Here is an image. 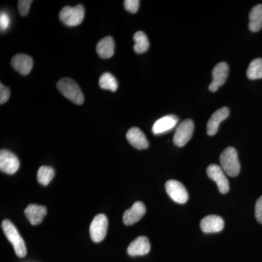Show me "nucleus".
Listing matches in <instances>:
<instances>
[{"instance_id":"obj_1","label":"nucleus","mask_w":262,"mask_h":262,"mask_svg":"<svg viewBox=\"0 0 262 262\" xmlns=\"http://www.w3.org/2000/svg\"><path fill=\"white\" fill-rule=\"evenodd\" d=\"M2 228L8 241L13 245L15 254L20 258H23L27 255V250L25 242L14 225L9 220H5L2 223Z\"/></svg>"},{"instance_id":"obj_2","label":"nucleus","mask_w":262,"mask_h":262,"mask_svg":"<svg viewBox=\"0 0 262 262\" xmlns=\"http://www.w3.org/2000/svg\"><path fill=\"white\" fill-rule=\"evenodd\" d=\"M57 89L66 98L75 104L81 105L84 102V95L82 90L75 81L70 78L61 79L57 82Z\"/></svg>"},{"instance_id":"obj_3","label":"nucleus","mask_w":262,"mask_h":262,"mask_svg":"<svg viewBox=\"0 0 262 262\" xmlns=\"http://www.w3.org/2000/svg\"><path fill=\"white\" fill-rule=\"evenodd\" d=\"M220 163L222 168L227 175L235 177L241 170L237 152L234 147H227L222 151L220 156Z\"/></svg>"},{"instance_id":"obj_4","label":"nucleus","mask_w":262,"mask_h":262,"mask_svg":"<svg viewBox=\"0 0 262 262\" xmlns=\"http://www.w3.org/2000/svg\"><path fill=\"white\" fill-rule=\"evenodd\" d=\"M59 18L65 25L68 27H77L83 21L84 7L82 5L75 7L66 6L60 12Z\"/></svg>"},{"instance_id":"obj_5","label":"nucleus","mask_w":262,"mask_h":262,"mask_svg":"<svg viewBox=\"0 0 262 262\" xmlns=\"http://www.w3.org/2000/svg\"><path fill=\"white\" fill-rule=\"evenodd\" d=\"M107 217L102 213L96 215L90 227V234L92 241L95 243L102 241L107 233Z\"/></svg>"},{"instance_id":"obj_6","label":"nucleus","mask_w":262,"mask_h":262,"mask_svg":"<svg viewBox=\"0 0 262 262\" xmlns=\"http://www.w3.org/2000/svg\"><path fill=\"white\" fill-rule=\"evenodd\" d=\"M194 129V122L190 119H187L181 122L174 134V144L179 147L186 145L192 138Z\"/></svg>"},{"instance_id":"obj_7","label":"nucleus","mask_w":262,"mask_h":262,"mask_svg":"<svg viewBox=\"0 0 262 262\" xmlns=\"http://www.w3.org/2000/svg\"><path fill=\"white\" fill-rule=\"evenodd\" d=\"M165 189L169 196L176 203L184 204L187 203L189 194L182 183L176 180H169L165 184Z\"/></svg>"},{"instance_id":"obj_8","label":"nucleus","mask_w":262,"mask_h":262,"mask_svg":"<svg viewBox=\"0 0 262 262\" xmlns=\"http://www.w3.org/2000/svg\"><path fill=\"white\" fill-rule=\"evenodd\" d=\"M20 167V162L16 155L10 151L2 149L0 151V170L7 174H14Z\"/></svg>"},{"instance_id":"obj_9","label":"nucleus","mask_w":262,"mask_h":262,"mask_svg":"<svg viewBox=\"0 0 262 262\" xmlns=\"http://www.w3.org/2000/svg\"><path fill=\"white\" fill-rule=\"evenodd\" d=\"M206 172L208 177L216 183L219 190L222 194H227L229 192V182L222 167L212 164L207 168Z\"/></svg>"},{"instance_id":"obj_10","label":"nucleus","mask_w":262,"mask_h":262,"mask_svg":"<svg viewBox=\"0 0 262 262\" xmlns=\"http://www.w3.org/2000/svg\"><path fill=\"white\" fill-rule=\"evenodd\" d=\"M229 75V66L226 62L218 63L212 72L213 80L210 84L209 89L211 92H215L223 84H225Z\"/></svg>"},{"instance_id":"obj_11","label":"nucleus","mask_w":262,"mask_h":262,"mask_svg":"<svg viewBox=\"0 0 262 262\" xmlns=\"http://www.w3.org/2000/svg\"><path fill=\"white\" fill-rule=\"evenodd\" d=\"M146 213V207L140 201L136 202L133 206L124 213L122 220L125 225H134L139 222Z\"/></svg>"},{"instance_id":"obj_12","label":"nucleus","mask_w":262,"mask_h":262,"mask_svg":"<svg viewBox=\"0 0 262 262\" xmlns=\"http://www.w3.org/2000/svg\"><path fill=\"white\" fill-rule=\"evenodd\" d=\"M225 227L223 219L216 215H210L205 217L201 222V228L205 233L220 232Z\"/></svg>"},{"instance_id":"obj_13","label":"nucleus","mask_w":262,"mask_h":262,"mask_svg":"<svg viewBox=\"0 0 262 262\" xmlns=\"http://www.w3.org/2000/svg\"><path fill=\"white\" fill-rule=\"evenodd\" d=\"M179 118L176 115H170L161 117L155 122L152 133L155 135L165 134L177 126Z\"/></svg>"},{"instance_id":"obj_14","label":"nucleus","mask_w":262,"mask_h":262,"mask_svg":"<svg viewBox=\"0 0 262 262\" xmlns=\"http://www.w3.org/2000/svg\"><path fill=\"white\" fill-rule=\"evenodd\" d=\"M127 140L130 145L137 149H146L149 147V141L144 133L138 127H131L126 134Z\"/></svg>"},{"instance_id":"obj_15","label":"nucleus","mask_w":262,"mask_h":262,"mask_svg":"<svg viewBox=\"0 0 262 262\" xmlns=\"http://www.w3.org/2000/svg\"><path fill=\"white\" fill-rule=\"evenodd\" d=\"M11 65L20 75H29L32 70V58L26 54L15 55L11 59Z\"/></svg>"},{"instance_id":"obj_16","label":"nucleus","mask_w":262,"mask_h":262,"mask_svg":"<svg viewBox=\"0 0 262 262\" xmlns=\"http://www.w3.org/2000/svg\"><path fill=\"white\" fill-rule=\"evenodd\" d=\"M229 115L228 107H222L215 111L212 115L209 121L207 124V134L209 136H214L218 132L221 122L226 120Z\"/></svg>"},{"instance_id":"obj_17","label":"nucleus","mask_w":262,"mask_h":262,"mask_svg":"<svg viewBox=\"0 0 262 262\" xmlns=\"http://www.w3.org/2000/svg\"><path fill=\"white\" fill-rule=\"evenodd\" d=\"M149 239L145 236H140L134 239L127 248V253L131 256H144L150 251Z\"/></svg>"},{"instance_id":"obj_18","label":"nucleus","mask_w":262,"mask_h":262,"mask_svg":"<svg viewBox=\"0 0 262 262\" xmlns=\"http://www.w3.org/2000/svg\"><path fill=\"white\" fill-rule=\"evenodd\" d=\"M46 214H47V208L45 206H38V205H29L25 210L26 216L32 225H38L42 223Z\"/></svg>"},{"instance_id":"obj_19","label":"nucleus","mask_w":262,"mask_h":262,"mask_svg":"<svg viewBox=\"0 0 262 262\" xmlns=\"http://www.w3.org/2000/svg\"><path fill=\"white\" fill-rule=\"evenodd\" d=\"M115 41L112 37H106L98 42L96 52L101 58H110L115 53Z\"/></svg>"},{"instance_id":"obj_20","label":"nucleus","mask_w":262,"mask_h":262,"mask_svg":"<svg viewBox=\"0 0 262 262\" xmlns=\"http://www.w3.org/2000/svg\"><path fill=\"white\" fill-rule=\"evenodd\" d=\"M250 30L258 32L262 29V4L253 7L249 14Z\"/></svg>"},{"instance_id":"obj_21","label":"nucleus","mask_w":262,"mask_h":262,"mask_svg":"<svg viewBox=\"0 0 262 262\" xmlns=\"http://www.w3.org/2000/svg\"><path fill=\"white\" fill-rule=\"evenodd\" d=\"M134 39L135 41L134 49L136 53L141 54V53H145L149 49V39H148L145 33L141 32V31L136 32L134 35Z\"/></svg>"},{"instance_id":"obj_22","label":"nucleus","mask_w":262,"mask_h":262,"mask_svg":"<svg viewBox=\"0 0 262 262\" xmlns=\"http://www.w3.org/2000/svg\"><path fill=\"white\" fill-rule=\"evenodd\" d=\"M99 86L101 89L115 92L118 88L116 78L110 72H105L100 77Z\"/></svg>"},{"instance_id":"obj_23","label":"nucleus","mask_w":262,"mask_h":262,"mask_svg":"<svg viewBox=\"0 0 262 262\" xmlns=\"http://www.w3.org/2000/svg\"><path fill=\"white\" fill-rule=\"evenodd\" d=\"M247 77L250 80L262 79V58H256L251 62L247 70Z\"/></svg>"},{"instance_id":"obj_24","label":"nucleus","mask_w":262,"mask_h":262,"mask_svg":"<svg viewBox=\"0 0 262 262\" xmlns=\"http://www.w3.org/2000/svg\"><path fill=\"white\" fill-rule=\"evenodd\" d=\"M55 176L54 169L50 166H41L37 171V181L41 184L47 186Z\"/></svg>"},{"instance_id":"obj_25","label":"nucleus","mask_w":262,"mask_h":262,"mask_svg":"<svg viewBox=\"0 0 262 262\" xmlns=\"http://www.w3.org/2000/svg\"><path fill=\"white\" fill-rule=\"evenodd\" d=\"M32 3V0H20V1H18V8L20 15L27 16L28 15L29 8H30Z\"/></svg>"},{"instance_id":"obj_26","label":"nucleus","mask_w":262,"mask_h":262,"mask_svg":"<svg viewBox=\"0 0 262 262\" xmlns=\"http://www.w3.org/2000/svg\"><path fill=\"white\" fill-rule=\"evenodd\" d=\"M140 1L139 0H125L124 2V6L127 11L130 13H136L139 8Z\"/></svg>"},{"instance_id":"obj_27","label":"nucleus","mask_w":262,"mask_h":262,"mask_svg":"<svg viewBox=\"0 0 262 262\" xmlns=\"http://www.w3.org/2000/svg\"><path fill=\"white\" fill-rule=\"evenodd\" d=\"M10 96V89L3 84H0V103H6L9 100Z\"/></svg>"},{"instance_id":"obj_28","label":"nucleus","mask_w":262,"mask_h":262,"mask_svg":"<svg viewBox=\"0 0 262 262\" xmlns=\"http://www.w3.org/2000/svg\"><path fill=\"white\" fill-rule=\"evenodd\" d=\"M10 23V18L9 15L7 14L5 12H1L0 15V29L2 32L7 30L9 27Z\"/></svg>"},{"instance_id":"obj_29","label":"nucleus","mask_w":262,"mask_h":262,"mask_svg":"<svg viewBox=\"0 0 262 262\" xmlns=\"http://www.w3.org/2000/svg\"><path fill=\"white\" fill-rule=\"evenodd\" d=\"M255 215L256 220L262 225V196L257 200L255 207Z\"/></svg>"}]
</instances>
